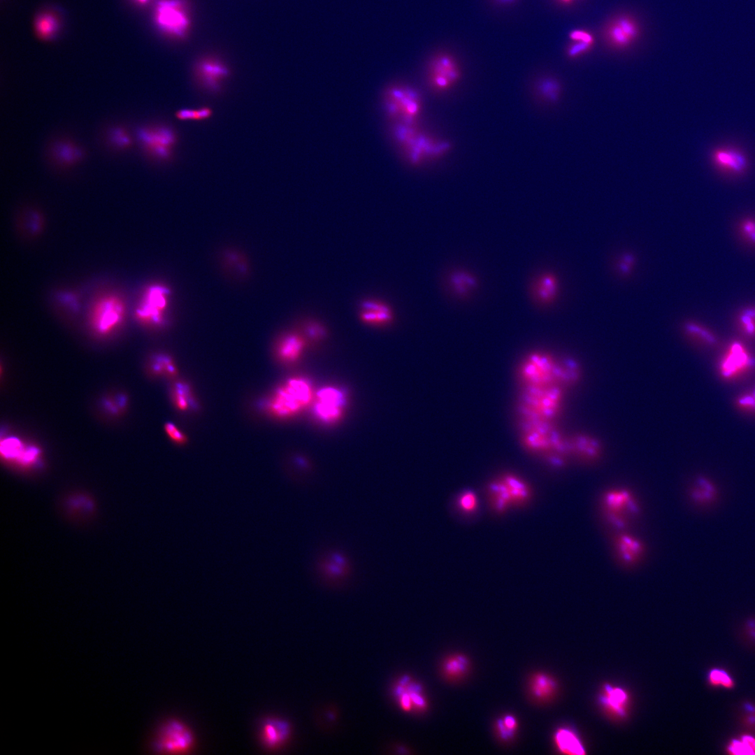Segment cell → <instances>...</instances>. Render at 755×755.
<instances>
[{
    "label": "cell",
    "mask_w": 755,
    "mask_h": 755,
    "mask_svg": "<svg viewBox=\"0 0 755 755\" xmlns=\"http://www.w3.org/2000/svg\"><path fill=\"white\" fill-rule=\"evenodd\" d=\"M517 375L522 387L556 386L566 390L580 380L582 368L573 359L535 350L521 361Z\"/></svg>",
    "instance_id": "obj_1"
},
{
    "label": "cell",
    "mask_w": 755,
    "mask_h": 755,
    "mask_svg": "<svg viewBox=\"0 0 755 755\" xmlns=\"http://www.w3.org/2000/svg\"><path fill=\"white\" fill-rule=\"evenodd\" d=\"M520 438L527 451L542 456L552 464L562 465L570 456L569 437L561 432L555 422H520Z\"/></svg>",
    "instance_id": "obj_2"
},
{
    "label": "cell",
    "mask_w": 755,
    "mask_h": 755,
    "mask_svg": "<svg viewBox=\"0 0 755 755\" xmlns=\"http://www.w3.org/2000/svg\"><path fill=\"white\" fill-rule=\"evenodd\" d=\"M391 134L407 161L413 166L443 156L450 149L448 142L426 134L415 124L392 123Z\"/></svg>",
    "instance_id": "obj_3"
},
{
    "label": "cell",
    "mask_w": 755,
    "mask_h": 755,
    "mask_svg": "<svg viewBox=\"0 0 755 755\" xmlns=\"http://www.w3.org/2000/svg\"><path fill=\"white\" fill-rule=\"evenodd\" d=\"M566 389L556 386L522 387L517 405L520 422H555L565 405Z\"/></svg>",
    "instance_id": "obj_4"
},
{
    "label": "cell",
    "mask_w": 755,
    "mask_h": 755,
    "mask_svg": "<svg viewBox=\"0 0 755 755\" xmlns=\"http://www.w3.org/2000/svg\"><path fill=\"white\" fill-rule=\"evenodd\" d=\"M314 579L321 586L329 589H340L353 582L355 565L350 555L336 546L322 549L312 565Z\"/></svg>",
    "instance_id": "obj_5"
},
{
    "label": "cell",
    "mask_w": 755,
    "mask_h": 755,
    "mask_svg": "<svg viewBox=\"0 0 755 755\" xmlns=\"http://www.w3.org/2000/svg\"><path fill=\"white\" fill-rule=\"evenodd\" d=\"M315 393L311 382L300 376L288 379L269 399L267 408L274 417L285 419L302 412L313 403Z\"/></svg>",
    "instance_id": "obj_6"
},
{
    "label": "cell",
    "mask_w": 755,
    "mask_h": 755,
    "mask_svg": "<svg viewBox=\"0 0 755 755\" xmlns=\"http://www.w3.org/2000/svg\"><path fill=\"white\" fill-rule=\"evenodd\" d=\"M383 103L391 123H418L422 101L419 93L412 87L401 83L388 86L383 94Z\"/></svg>",
    "instance_id": "obj_7"
},
{
    "label": "cell",
    "mask_w": 755,
    "mask_h": 755,
    "mask_svg": "<svg viewBox=\"0 0 755 755\" xmlns=\"http://www.w3.org/2000/svg\"><path fill=\"white\" fill-rule=\"evenodd\" d=\"M138 138L146 154L160 162H168L174 157L178 143L176 131L166 124L146 126L139 129Z\"/></svg>",
    "instance_id": "obj_8"
},
{
    "label": "cell",
    "mask_w": 755,
    "mask_h": 755,
    "mask_svg": "<svg viewBox=\"0 0 755 755\" xmlns=\"http://www.w3.org/2000/svg\"><path fill=\"white\" fill-rule=\"evenodd\" d=\"M602 506L608 523L618 528L625 527L639 512V505L634 494L624 487L606 491Z\"/></svg>",
    "instance_id": "obj_9"
},
{
    "label": "cell",
    "mask_w": 755,
    "mask_h": 755,
    "mask_svg": "<svg viewBox=\"0 0 755 755\" xmlns=\"http://www.w3.org/2000/svg\"><path fill=\"white\" fill-rule=\"evenodd\" d=\"M154 20L162 32L178 38L185 36L191 24L183 0H158L154 6Z\"/></svg>",
    "instance_id": "obj_10"
},
{
    "label": "cell",
    "mask_w": 755,
    "mask_h": 755,
    "mask_svg": "<svg viewBox=\"0 0 755 755\" xmlns=\"http://www.w3.org/2000/svg\"><path fill=\"white\" fill-rule=\"evenodd\" d=\"M461 78V70L456 59L447 52H439L429 59L426 80L430 88L438 93L452 89Z\"/></svg>",
    "instance_id": "obj_11"
},
{
    "label": "cell",
    "mask_w": 755,
    "mask_h": 755,
    "mask_svg": "<svg viewBox=\"0 0 755 755\" xmlns=\"http://www.w3.org/2000/svg\"><path fill=\"white\" fill-rule=\"evenodd\" d=\"M194 745L190 728L177 719H169L159 728L152 742V749L162 754H185Z\"/></svg>",
    "instance_id": "obj_12"
},
{
    "label": "cell",
    "mask_w": 755,
    "mask_h": 755,
    "mask_svg": "<svg viewBox=\"0 0 755 755\" xmlns=\"http://www.w3.org/2000/svg\"><path fill=\"white\" fill-rule=\"evenodd\" d=\"M231 74L229 66L221 59L212 57L199 59L194 67V80L197 88L210 95L220 94Z\"/></svg>",
    "instance_id": "obj_13"
},
{
    "label": "cell",
    "mask_w": 755,
    "mask_h": 755,
    "mask_svg": "<svg viewBox=\"0 0 755 755\" xmlns=\"http://www.w3.org/2000/svg\"><path fill=\"white\" fill-rule=\"evenodd\" d=\"M754 370V355L738 340L728 345L718 364L719 374L726 381L737 380Z\"/></svg>",
    "instance_id": "obj_14"
},
{
    "label": "cell",
    "mask_w": 755,
    "mask_h": 755,
    "mask_svg": "<svg viewBox=\"0 0 755 755\" xmlns=\"http://www.w3.org/2000/svg\"><path fill=\"white\" fill-rule=\"evenodd\" d=\"M640 24L633 16L623 13L610 19L603 28L606 43L612 49L624 50L639 39Z\"/></svg>",
    "instance_id": "obj_15"
},
{
    "label": "cell",
    "mask_w": 755,
    "mask_h": 755,
    "mask_svg": "<svg viewBox=\"0 0 755 755\" xmlns=\"http://www.w3.org/2000/svg\"><path fill=\"white\" fill-rule=\"evenodd\" d=\"M312 404L318 419L326 424H334L343 417L345 396L336 387H325L315 393Z\"/></svg>",
    "instance_id": "obj_16"
},
{
    "label": "cell",
    "mask_w": 755,
    "mask_h": 755,
    "mask_svg": "<svg viewBox=\"0 0 755 755\" xmlns=\"http://www.w3.org/2000/svg\"><path fill=\"white\" fill-rule=\"evenodd\" d=\"M560 283L557 275L552 271H543L530 282L528 293L531 302L538 308L552 305L559 296Z\"/></svg>",
    "instance_id": "obj_17"
},
{
    "label": "cell",
    "mask_w": 755,
    "mask_h": 755,
    "mask_svg": "<svg viewBox=\"0 0 755 755\" xmlns=\"http://www.w3.org/2000/svg\"><path fill=\"white\" fill-rule=\"evenodd\" d=\"M690 503L699 509L714 508L721 500V491L711 477L700 475L696 477L687 490Z\"/></svg>",
    "instance_id": "obj_18"
},
{
    "label": "cell",
    "mask_w": 755,
    "mask_h": 755,
    "mask_svg": "<svg viewBox=\"0 0 755 755\" xmlns=\"http://www.w3.org/2000/svg\"><path fill=\"white\" fill-rule=\"evenodd\" d=\"M122 303L115 298H106L96 305L92 324L94 329L101 334L111 332L120 323L123 317Z\"/></svg>",
    "instance_id": "obj_19"
},
{
    "label": "cell",
    "mask_w": 755,
    "mask_h": 755,
    "mask_svg": "<svg viewBox=\"0 0 755 755\" xmlns=\"http://www.w3.org/2000/svg\"><path fill=\"white\" fill-rule=\"evenodd\" d=\"M359 317L365 324L382 327L391 324L394 312L385 302L377 299L362 300L359 305Z\"/></svg>",
    "instance_id": "obj_20"
},
{
    "label": "cell",
    "mask_w": 755,
    "mask_h": 755,
    "mask_svg": "<svg viewBox=\"0 0 755 755\" xmlns=\"http://www.w3.org/2000/svg\"><path fill=\"white\" fill-rule=\"evenodd\" d=\"M1 453L3 457L21 465L34 463L39 458V450L27 445L15 437L6 438L1 442Z\"/></svg>",
    "instance_id": "obj_21"
},
{
    "label": "cell",
    "mask_w": 755,
    "mask_h": 755,
    "mask_svg": "<svg viewBox=\"0 0 755 755\" xmlns=\"http://www.w3.org/2000/svg\"><path fill=\"white\" fill-rule=\"evenodd\" d=\"M306 346L307 339L304 334L292 331L281 336L275 347V354L281 362L292 364L302 357Z\"/></svg>",
    "instance_id": "obj_22"
},
{
    "label": "cell",
    "mask_w": 755,
    "mask_h": 755,
    "mask_svg": "<svg viewBox=\"0 0 755 755\" xmlns=\"http://www.w3.org/2000/svg\"><path fill=\"white\" fill-rule=\"evenodd\" d=\"M289 733V724L280 719L266 718L259 725L261 742L268 749H275L284 744Z\"/></svg>",
    "instance_id": "obj_23"
},
{
    "label": "cell",
    "mask_w": 755,
    "mask_h": 755,
    "mask_svg": "<svg viewBox=\"0 0 755 755\" xmlns=\"http://www.w3.org/2000/svg\"><path fill=\"white\" fill-rule=\"evenodd\" d=\"M166 292L161 287L156 286L150 288L143 305L138 310V317L148 323H159L162 318V310L166 305Z\"/></svg>",
    "instance_id": "obj_24"
},
{
    "label": "cell",
    "mask_w": 755,
    "mask_h": 755,
    "mask_svg": "<svg viewBox=\"0 0 755 755\" xmlns=\"http://www.w3.org/2000/svg\"><path fill=\"white\" fill-rule=\"evenodd\" d=\"M570 456L584 462L597 460L602 453V445L595 437L577 433L569 437Z\"/></svg>",
    "instance_id": "obj_25"
},
{
    "label": "cell",
    "mask_w": 755,
    "mask_h": 755,
    "mask_svg": "<svg viewBox=\"0 0 755 755\" xmlns=\"http://www.w3.org/2000/svg\"><path fill=\"white\" fill-rule=\"evenodd\" d=\"M447 284L453 296L459 300H466L477 289L478 281L470 271L459 268L449 273Z\"/></svg>",
    "instance_id": "obj_26"
},
{
    "label": "cell",
    "mask_w": 755,
    "mask_h": 755,
    "mask_svg": "<svg viewBox=\"0 0 755 755\" xmlns=\"http://www.w3.org/2000/svg\"><path fill=\"white\" fill-rule=\"evenodd\" d=\"M614 547L621 562L630 566L638 563L645 554L643 542L638 537L628 533L619 534L615 538Z\"/></svg>",
    "instance_id": "obj_27"
},
{
    "label": "cell",
    "mask_w": 755,
    "mask_h": 755,
    "mask_svg": "<svg viewBox=\"0 0 755 755\" xmlns=\"http://www.w3.org/2000/svg\"><path fill=\"white\" fill-rule=\"evenodd\" d=\"M499 477L511 497L513 507L522 506L529 501L532 491L524 479L513 473H505Z\"/></svg>",
    "instance_id": "obj_28"
},
{
    "label": "cell",
    "mask_w": 755,
    "mask_h": 755,
    "mask_svg": "<svg viewBox=\"0 0 755 755\" xmlns=\"http://www.w3.org/2000/svg\"><path fill=\"white\" fill-rule=\"evenodd\" d=\"M712 159L716 165L730 172L742 173L747 168L745 156L733 148H721L715 150Z\"/></svg>",
    "instance_id": "obj_29"
},
{
    "label": "cell",
    "mask_w": 755,
    "mask_h": 755,
    "mask_svg": "<svg viewBox=\"0 0 755 755\" xmlns=\"http://www.w3.org/2000/svg\"><path fill=\"white\" fill-rule=\"evenodd\" d=\"M599 700L611 713L619 717H625L626 714L628 696L624 689L605 684Z\"/></svg>",
    "instance_id": "obj_30"
},
{
    "label": "cell",
    "mask_w": 755,
    "mask_h": 755,
    "mask_svg": "<svg viewBox=\"0 0 755 755\" xmlns=\"http://www.w3.org/2000/svg\"><path fill=\"white\" fill-rule=\"evenodd\" d=\"M488 495L492 508L497 512H504L513 507L511 497L499 476L489 484Z\"/></svg>",
    "instance_id": "obj_31"
},
{
    "label": "cell",
    "mask_w": 755,
    "mask_h": 755,
    "mask_svg": "<svg viewBox=\"0 0 755 755\" xmlns=\"http://www.w3.org/2000/svg\"><path fill=\"white\" fill-rule=\"evenodd\" d=\"M535 89L539 99L548 104L558 102L562 94L561 83L552 76L540 78L536 82Z\"/></svg>",
    "instance_id": "obj_32"
},
{
    "label": "cell",
    "mask_w": 755,
    "mask_h": 755,
    "mask_svg": "<svg viewBox=\"0 0 755 755\" xmlns=\"http://www.w3.org/2000/svg\"><path fill=\"white\" fill-rule=\"evenodd\" d=\"M555 742L562 752L569 754H584V748L576 735L568 728L559 729L554 735Z\"/></svg>",
    "instance_id": "obj_33"
},
{
    "label": "cell",
    "mask_w": 755,
    "mask_h": 755,
    "mask_svg": "<svg viewBox=\"0 0 755 755\" xmlns=\"http://www.w3.org/2000/svg\"><path fill=\"white\" fill-rule=\"evenodd\" d=\"M683 331L691 340L707 346H714L718 343L717 336L708 329L697 322L689 321L684 324Z\"/></svg>",
    "instance_id": "obj_34"
},
{
    "label": "cell",
    "mask_w": 755,
    "mask_h": 755,
    "mask_svg": "<svg viewBox=\"0 0 755 755\" xmlns=\"http://www.w3.org/2000/svg\"><path fill=\"white\" fill-rule=\"evenodd\" d=\"M34 27L36 34L41 38L50 39L57 34L59 22L54 13L43 12L36 18Z\"/></svg>",
    "instance_id": "obj_35"
},
{
    "label": "cell",
    "mask_w": 755,
    "mask_h": 755,
    "mask_svg": "<svg viewBox=\"0 0 755 755\" xmlns=\"http://www.w3.org/2000/svg\"><path fill=\"white\" fill-rule=\"evenodd\" d=\"M54 145L52 155L57 162L63 165L72 164L78 161L82 156V152L71 143L62 141Z\"/></svg>",
    "instance_id": "obj_36"
},
{
    "label": "cell",
    "mask_w": 755,
    "mask_h": 755,
    "mask_svg": "<svg viewBox=\"0 0 755 755\" xmlns=\"http://www.w3.org/2000/svg\"><path fill=\"white\" fill-rule=\"evenodd\" d=\"M556 687L554 680L545 674H536L531 681V693L538 699L549 698L554 693Z\"/></svg>",
    "instance_id": "obj_37"
},
{
    "label": "cell",
    "mask_w": 755,
    "mask_h": 755,
    "mask_svg": "<svg viewBox=\"0 0 755 755\" xmlns=\"http://www.w3.org/2000/svg\"><path fill=\"white\" fill-rule=\"evenodd\" d=\"M468 667V659L463 655L457 654L448 657L444 661L443 670L447 677L454 679L463 676Z\"/></svg>",
    "instance_id": "obj_38"
},
{
    "label": "cell",
    "mask_w": 755,
    "mask_h": 755,
    "mask_svg": "<svg viewBox=\"0 0 755 755\" xmlns=\"http://www.w3.org/2000/svg\"><path fill=\"white\" fill-rule=\"evenodd\" d=\"M738 324L745 336L755 338V306L745 308L739 313Z\"/></svg>",
    "instance_id": "obj_39"
},
{
    "label": "cell",
    "mask_w": 755,
    "mask_h": 755,
    "mask_svg": "<svg viewBox=\"0 0 755 755\" xmlns=\"http://www.w3.org/2000/svg\"><path fill=\"white\" fill-rule=\"evenodd\" d=\"M172 398L175 406L180 410H186L192 405V398L189 388L183 384L178 383L174 386Z\"/></svg>",
    "instance_id": "obj_40"
},
{
    "label": "cell",
    "mask_w": 755,
    "mask_h": 755,
    "mask_svg": "<svg viewBox=\"0 0 755 755\" xmlns=\"http://www.w3.org/2000/svg\"><path fill=\"white\" fill-rule=\"evenodd\" d=\"M213 113L211 108L202 106L197 109H180L176 112L175 116L180 120H204L210 118Z\"/></svg>",
    "instance_id": "obj_41"
},
{
    "label": "cell",
    "mask_w": 755,
    "mask_h": 755,
    "mask_svg": "<svg viewBox=\"0 0 755 755\" xmlns=\"http://www.w3.org/2000/svg\"><path fill=\"white\" fill-rule=\"evenodd\" d=\"M735 405L745 413L755 414V386L736 397Z\"/></svg>",
    "instance_id": "obj_42"
},
{
    "label": "cell",
    "mask_w": 755,
    "mask_h": 755,
    "mask_svg": "<svg viewBox=\"0 0 755 755\" xmlns=\"http://www.w3.org/2000/svg\"><path fill=\"white\" fill-rule=\"evenodd\" d=\"M152 370L157 374H162L165 375H174L176 373V368L173 364L172 359L168 357L160 356L157 357L153 361Z\"/></svg>",
    "instance_id": "obj_43"
},
{
    "label": "cell",
    "mask_w": 755,
    "mask_h": 755,
    "mask_svg": "<svg viewBox=\"0 0 755 755\" xmlns=\"http://www.w3.org/2000/svg\"><path fill=\"white\" fill-rule=\"evenodd\" d=\"M477 498L471 491L462 493L458 499L459 508L465 513H472L477 507Z\"/></svg>",
    "instance_id": "obj_44"
},
{
    "label": "cell",
    "mask_w": 755,
    "mask_h": 755,
    "mask_svg": "<svg viewBox=\"0 0 755 755\" xmlns=\"http://www.w3.org/2000/svg\"><path fill=\"white\" fill-rule=\"evenodd\" d=\"M593 46L594 45L585 42L573 41L567 45L566 55L569 59H577L589 52Z\"/></svg>",
    "instance_id": "obj_45"
},
{
    "label": "cell",
    "mask_w": 755,
    "mask_h": 755,
    "mask_svg": "<svg viewBox=\"0 0 755 755\" xmlns=\"http://www.w3.org/2000/svg\"><path fill=\"white\" fill-rule=\"evenodd\" d=\"M498 731L504 739L512 737L517 728V721L514 717L507 715L497 723Z\"/></svg>",
    "instance_id": "obj_46"
},
{
    "label": "cell",
    "mask_w": 755,
    "mask_h": 755,
    "mask_svg": "<svg viewBox=\"0 0 755 755\" xmlns=\"http://www.w3.org/2000/svg\"><path fill=\"white\" fill-rule=\"evenodd\" d=\"M634 266V256L631 254L626 253L619 257L615 267L618 274L621 276H626L632 272Z\"/></svg>",
    "instance_id": "obj_47"
},
{
    "label": "cell",
    "mask_w": 755,
    "mask_h": 755,
    "mask_svg": "<svg viewBox=\"0 0 755 755\" xmlns=\"http://www.w3.org/2000/svg\"><path fill=\"white\" fill-rule=\"evenodd\" d=\"M303 334L312 340H319L326 336V329L320 323L310 320L304 324Z\"/></svg>",
    "instance_id": "obj_48"
},
{
    "label": "cell",
    "mask_w": 755,
    "mask_h": 755,
    "mask_svg": "<svg viewBox=\"0 0 755 755\" xmlns=\"http://www.w3.org/2000/svg\"><path fill=\"white\" fill-rule=\"evenodd\" d=\"M709 681L713 685H721L726 688H731L733 682L730 676L724 670L714 669L710 672Z\"/></svg>",
    "instance_id": "obj_49"
},
{
    "label": "cell",
    "mask_w": 755,
    "mask_h": 755,
    "mask_svg": "<svg viewBox=\"0 0 755 755\" xmlns=\"http://www.w3.org/2000/svg\"><path fill=\"white\" fill-rule=\"evenodd\" d=\"M740 231L745 239L755 245V220L745 219L740 222Z\"/></svg>",
    "instance_id": "obj_50"
},
{
    "label": "cell",
    "mask_w": 755,
    "mask_h": 755,
    "mask_svg": "<svg viewBox=\"0 0 755 755\" xmlns=\"http://www.w3.org/2000/svg\"><path fill=\"white\" fill-rule=\"evenodd\" d=\"M569 38L572 41H581L594 45V37L593 34L584 29H574L571 31L569 33Z\"/></svg>",
    "instance_id": "obj_51"
},
{
    "label": "cell",
    "mask_w": 755,
    "mask_h": 755,
    "mask_svg": "<svg viewBox=\"0 0 755 755\" xmlns=\"http://www.w3.org/2000/svg\"><path fill=\"white\" fill-rule=\"evenodd\" d=\"M729 753L733 754H751L754 752L742 740H733L728 747Z\"/></svg>",
    "instance_id": "obj_52"
},
{
    "label": "cell",
    "mask_w": 755,
    "mask_h": 755,
    "mask_svg": "<svg viewBox=\"0 0 755 755\" xmlns=\"http://www.w3.org/2000/svg\"><path fill=\"white\" fill-rule=\"evenodd\" d=\"M165 430L168 436L175 442L178 443H183L185 442V437L183 433L173 424L168 423L165 426Z\"/></svg>",
    "instance_id": "obj_53"
},
{
    "label": "cell",
    "mask_w": 755,
    "mask_h": 755,
    "mask_svg": "<svg viewBox=\"0 0 755 755\" xmlns=\"http://www.w3.org/2000/svg\"><path fill=\"white\" fill-rule=\"evenodd\" d=\"M493 5L506 7L515 4L519 0H489Z\"/></svg>",
    "instance_id": "obj_54"
},
{
    "label": "cell",
    "mask_w": 755,
    "mask_h": 755,
    "mask_svg": "<svg viewBox=\"0 0 755 755\" xmlns=\"http://www.w3.org/2000/svg\"><path fill=\"white\" fill-rule=\"evenodd\" d=\"M742 740L745 744H747L748 745V747L755 754V738H752V737H751L749 735H745V736L742 737Z\"/></svg>",
    "instance_id": "obj_55"
},
{
    "label": "cell",
    "mask_w": 755,
    "mask_h": 755,
    "mask_svg": "<svg viewBox=\"0 0 755 755\" xmlns=\"http://www.w3.org/2000/svg\"><path fill=\"white\" fill-rule=\"evenodd\" d=\"M559 4L563 6H570L576 0H556Z\"/></svg>",
    "instance_id": "obj_56"
},
{
    "label": "cell",
    "mask_w": 755,
    "mask_h": 755,
    "mask_svg": "<svg viewBox=\"0 0 755 755\" xmlns=\"http://www.w3.org/2000/svg\"><path fill=\"white\" fill-rule=\"evenodd\" d=\"M138 4L145 5L148 3L150 0H134Z\"/></svg>",
    "instance_id": "obj_57"
}]
</instances>
